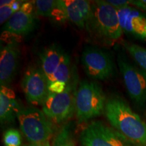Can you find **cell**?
<instances>
[{"mask_svg": "<svg viewBox=\"0 0 146 146\" xmlns=\"http://www.w3.org/2000/svg\"><path fill=\"white\" fill-rule=\"evenodd\" d=\"M104 114L112 127L128 139L139 146H146V123L125 100L118 96L110 97Z\"/></svg>", "mask_w": 146, "mask_h": 146, "instance_id": "1", "label": "cell"}, {"mask_svg": "<svg viewBox=\"0 0 146 146\" xmlns=\"http://www.w3.org/2000/svg\"><path fill=\"white\" fill-rule=\"evenodd\" d=\"M22 133L30 143H50L55 131L54 123L43 113L42 110L34 106L21 108L17 113Z\"/></svg>", "mask_w": 146, "mask_h": 146, "instance_id": "2", "label": "cell"}, {"mask_svg": "<svg viewBox=\"0 0 146 146\" xmlns=\"http://www.w3.org/2000/svg\"><path fill=\"white\" fill-rule=\"evenodd\" d=\"M106 97L96 81H82L76 94L75 114L78 123L86 122L104 113Z\"/></svg>", "mask_w": 146, "mask_h": 146, "instance_id": "3", "label": "cell"}, {"mask_svg": "<svg viewBox=\"0 0 146 146\" xmlns=\"http://www.w3.org/2000/svg\"><path fill=\"white\" fill-rule=\"evenodd\" d=\"M87 29L102 39L110 41L120 39L123 33L118 10L103 0L93 1L92 14Z\"/></svg>", "mask_w": 146, "mask_h": 146, "instance_id": "4", "label": "cell"}, {"mask_svg": "<svg viewBox=\"0 0 146 146\" xmlns=\"http://www.w3.org/2000/svg\"><path fill=\"white\" fill-rule=\"evenodd\" d=\"M76 77L72 75L62 94L49 92L42 104V111L54 123L61 124L72 118L75 112Z\"/></svg>", "mask_w": 146, "mask_h": 146, "instance_id": "5", "label": "cell"}, {"mask_svg": "<svg viewBox=\"0 0 146 146\" xmlns=\"http://www.w3.org/2000/svg\"><path fill=\"white\" fill-rule=\"evenodd\" d=\"M83 146H139L102 121H93L81 131Z\"/></svg>", "mask_w": 146, "mask_h": 146, "instance_id": "6", "label": "cell"}, {"mask_svg": "<svg viewBox=\"0 0 146 146\" xmlns=\"http://www.w3.org/2000/svg\"><path fill=\"white\" fill-rule=\"evenodd\" d=\"M81 63L89 78L106 81L114 74V64L110 55L94 47H86L81 55Z\"/></svg>", "mask_w": 146, "mask_h": 146, "instance_id": "7", "label": "cell"}, {"mask_svg": "<svg viewBox=\"0 0 146 146\" xmlns=\"http://www.w3.org/2000/svg\"><path fill=\"white\" fill-rule=\"evenodd\" d=\"M118 64L129 96L138 105L146 102V73L119 56Z\"/></svg>", "mask_w": 146, "mask_h": 146, "instance_id": "8", "label": "cell"}, {"mask_svg": "<svg viewBox=\"0 0 146 146\" xmlns=\"http://www.w3.org/2000/svg\"><path fill=\"white\" fill-rule=\"evenodd\" d=\"M21 86L27 102L33 106H42L50 92L46 76L41 68L36 66L27 69Z\"/></svg>", "mask_w": 146, "mask_h": 146, "instance_id": "9", "label": "cell"}, {"mask_svg": "<svg viewBox=\"0 0 146 146\" xmlns=\"http://www.w3.org/2000/svg\"><path fill=\"white\" fill-rule=\"evenodd\" d=\"M35 15L33 3L25 2L5 23L3 29L5 32L17 35L29 34L35 27Z\"/></svg>", "mask_w": 146, "mask_h": 146, "instance_id": "10", "label": "cell"}, {"mask_svg": "<svg viewBox=\"0 0 146 146\" xmlns=\"http://www.w3.org/2000/svg\"><path fill=\"white\" fill-rule=\"evenodd\" d=\"M20 46L18 42L9 41L1 47L0 52V83L8 86L12 81L17 70L20 58Z\"/></svg>", "mask_w": 146, "mask_h": 146, "instance_id": "11", "label": "cell"}, {"mask_svg": "<svg viewBox=\"0 0 146 146\" xmlns=\"http://www.w3.org/2000/svg\"><path fill=\"white\" fill-rule=\"evenodd\" d=\"M123 32L146 41V14L131 6L118 10Z\"/></svg>", "mask_w": 146, "mask_h": 146, "instance_id": "12", "label": "cell"}, {"mask_svg": "<svg viewBox=\"0 0 146 146\" xmlns=\"http://www.w3.org/2000/svg\"><path fill=\"white\" fill-rule=\"evenodd\" d=\"M68 55L61 47L52 45L45 47L39 54V67L46 76L48 85L52 83L53 76Z\"/></svg>", "mask_w": 146, "mask_h": 146, "instance_id": "13", "label": "cell"}, {"mask_svg": "<svg viewBox=\"0 0 146 146\" xmlns=\"http://www.w3.org/2000/svg\"><path fill=\"white\" fill-rule=\"evenodd\" d=\"M68 20L80 29H87L92 14V3L87 0H63Z\"/></svg>", "mask_w": 146, "mask_h": 146, "instance_id": "14", "label": "cell"}, {"mask_svg": "<svg viewBox=\"0 0 146 146\" xmlns=\"http://www.w3.org/2000/svg\"><path fill=\"white\" fill-rule=\"evenodd\" d=\"M21 109L15 94L8 86L0 87V120L1 124L13 123Z\"/></svg>", "mask_w": 146, "mask_h": 146, "instance_id": "15", "label": "cell"}, {"mask_svg": "<svg viewBox=\"0 0 146 146\" xmlns=\"http://www.w3.org/2000/svg\"><path fill=\"white\" fill-rule=\"evenodd\" d=\"M33 4L36 15L50 18L57 23L68 20L63 0H36Z\"/></svg>", "mask_w": 146, "mask_h": 146, "instance_id": "16", "label": "cell"}, {"mask_svg": "<svg viewBox=\"0 0 146 146\" xmlns=\"http://www.w3.org/2000/svg\"><path fill=\"white\" fill-rule=\"evenodd\" d=\"M52 146H75L74 136L69 124L64 125L55 135Z\"/></svg>", "mask_w": 146, "mask_h": 146, "instance_id": "17", "label": "cell"}, {"mask_svg": "<svg viewBox=\"0 0 146 146\" xmlns=\"http://www.w3.org/2000/svg\"><path fill=\"white\" fill-rule=\"evenodd\" d=\"M126 48L135 61L146 73V49L133 43H125Z\"/></svg>", "mask_w": 146, "mask_h": 146, "instance_id": "18", "label": "cell"}, {"mask_svg": "<svg viewBox=\"0 0 146 146\" xmlns=\"http://www.w3.org/2000/svg\"><path fill=\"white\" fill-rule=\"evenodd\" d=\"M24 1H15L10 5L0 7V23L2 25L7 22L10 18L18 11L23 4Z\"/></svg>", "mask_w": 146, "mask_h": 146, "instance_id": "19", "label": "cell"}, {"mask_svg": "<svg viewBox=\"0 0 146 146\" xmlns=\"http://www.w3.org/2000/svg\"><path fill=\"white\" fill-rule=\"evenodd\" d=\"M3 143L5 146H21L22 137L17 129H8L3 135Z\"/></svg>", "mask_w": 146, "mask_h": 146, "instance_id": "20", "label": "cell"}, {"mask_svg": "<svg viewBox=\"0 0 146 146\" xmlns=\"http://www.w3.org/2000/svg\"><path fill=\"white\" fill-rule=\"evenodd\" d=\"M66 85L67 84L62 83V82L60 81L53 82V83L49 85V91H50V92L54 93V94H62V93H63L66 89Z\"/></svg>", "mask_w": 146, "mask_h": 146, "instance_id": "21", "label": "cell"}, {"mask_svg": "<svg viewBox=\"0 0 146 146\" xmlns=\"http://www.w3.org/2000/svg\"><path fill=\"white\" fill-rule=\"evenodd\" d=\"M107 2L117 10L127 8L131 4V1L127 0H107Z\"/></svg>", "mask_w": 146, "mask_h": 146, "instance_id": "22", "label": "cell"}, {"mask_svg": "<svg viewBox=\"0 0 146 146\" xmlns=\"http://www.w3.org/2000/svg\"><path fill=\"white\" fill-rule=\"evenodd\" d=\"M131 4L141 10H146V0H131Z\"/></svg>", "mask_w": 146, "mask_h": 146, "instance_id": "23", "label": "cell"}, {"mask_svg": "<svg viewBox=\"0 0 146 146\" xmlns=\"http://www.w3.org/2000/svg\"><path fill=\"white\" fill-rule=\"evenodd\" d=\"M14 1V0H4V1H0V7L5 6V5H10Z\"/></svg>", "mask_w": 146, "mask_h": 146, "instance_id": "24", "label": "cell"}, {"mask_svg": "<svg viewBox=\"0 0 146 146\" xmlns=\"http://www.w3.org/2000/svg\"><path fill=\"white\" fill-rule=\"evenodd\" d=\"M23 146H50V143H47V144H45V145H40V144H34V143H27L24 145Z\"/></svg>", "mask_w": 146, "mask_h": 146, "instance_id": "25", "label": "cell"}]
</instances>
